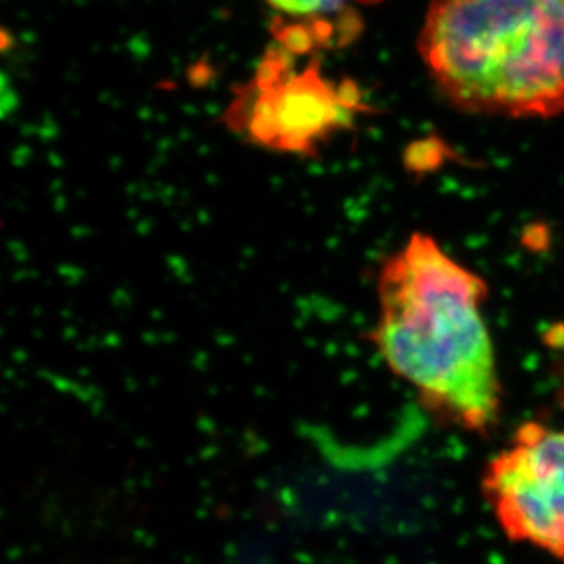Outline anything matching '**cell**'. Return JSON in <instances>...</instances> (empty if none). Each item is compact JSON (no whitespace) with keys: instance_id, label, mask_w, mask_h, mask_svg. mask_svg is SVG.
Here are the masks:
<instances>
[{"instance_id":"6da1fadb","label":"cell","mask_w":564,"mask_h":564,"mask_svg":"<svg viewBox=\"0 0 564 564\" xmlns=\"http://www.w3.org/2000/svg\"><path fill=\"white\" fill-rule=\"evenodd\" d=\"M371 341L391 373L427 410L469 432H486L501 410L496 349L482 305L485 280L432 236H411L378 274Z\"/></svg>"},{"instance_id":"7a4b0ae2","label":"cell","mask_w":564,"mask_h":564,"mask_svg":"<svg viewBox=\"0 0 564 564\" xmlns=\"http://www.w3.org/2000/svg\"><path fill=\"white\" fill-rule=\"evenodd\" d=\"M416 44L463 112L564 113V0H433Z\"/></svg>"},{"instance_id":"3957f363","label":"cell","mask_w":564,"mask_h":564,"mask_svg":"<svg viewBox=\"0 0 564 564\" xmlns=\"http://www.w3.org/2000/svg\"><path fill=\"white\" fill-rule=\"evenodd\" d=\"M299 57L280 44L267 50L225 110L232 132L282 154L316 155L368 110L357 86L325 77L316 55L305 66H299Z\"/></svg>"},{"instance_id":"277c9868","label":"cell","mask_w":564,"mask_h":564,"mask_svg":"<svg viewBox=\"0 0 564 564\" xmlns=\"http://www.w3.org/2000/svg\"><path fill=\"white\" fill-rule=\"evenodd\" d=\"M502 532L564 564V430L527 422L482 475Z\"/></svg>"},{"instance_id":"5b68a950","label":"cell","mask_w":564,"mask_h":564,"mask_svg":"<svg viewBox=\"0 0 564 564\" xmlns=\"http://www.w3.org/2000/svg\"><path fill=\"white\" fill-rule=\"evenodd\" d=\"M382 0H267V4L289 22L333 21L355 15V6L378 4Z\"/></svg>"}]
</instances>
